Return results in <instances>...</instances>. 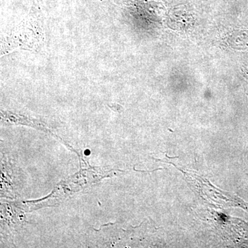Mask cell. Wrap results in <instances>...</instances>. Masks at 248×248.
<instances>
[{"label":"cell","mask_w":248,"mask_h":248,"mask_svg":"<svg viewBox=\"0 0 248 248\" xmlns=\"http://www.w3.org/2000/svg\"><path fill=\"white\" fill-rule=\"evenodd\" d=\"M85 155H89L90 154H91V152H90V151H85Z\"/></svg>","instance_id":"cell-2"},{"label":"cell","mask_w":248,"mask_h":248,"mask_svg":"<svg viewBox=\"0 0 248 248\" xmlns=\"http://www.w3.org/2000/svg\"><path fill=\"white\" fill-rule=\"evenodd\" d=\"M22 25L19 26L16 30L14 31L10 37H8L7 41L13 42L14 46L12 49L23 48L27 50H31L29 39H31L37 45L41 43V37L42 32H36L35 29L41 27L40 24L37 22H24Z\"/></svg>","instance_id":"cell-1"}]
</instances>
